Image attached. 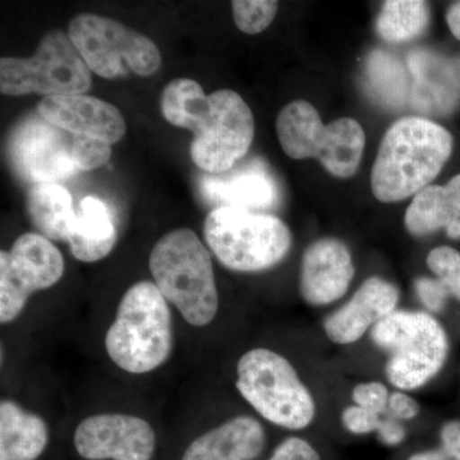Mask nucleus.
<instances>
[{"label":"nucleus","mask_w":460,"mask_h":460,"mask_svg":"<svg viewBox=\"0 0 460 460\" xmlns=\"http://www.w3.org/2000/svg\"><path fill=\"white\" fill-rule=\"evenodd\" d=\"M160 109L172 126L195 135L190 157L208 174L229 171L252 145V111L235 91L223 89L205 95L196 81L175 78L163 90Z\"/></svg>","instance_id":"obj_1"},{"label":"nucleus","mask_w":460,"mask_h":460,"mask_svg":"<svg viewBox=\"0 0 460 460\" xmlns=\"http://www.w3.org/2000/svg\"><path fill=\"white\" fill-rule=\"evenodd\" d=\"M452 133L440 124L407 117L387 129L371 172L378 201L392 204L417 195L440 174L453 153Z\"/></svg>","instance_id":"obj_2"},{"label":"nucleus","mask_w":460,"mask_h":460,"mask_svg":"<svg viewBox=\"0 0 460 460\" xmlns=\"http://www.w3.org/2000/svg\"><path fill=\"white\" fill-rule=\"evenodd\" d=\"M151 274L166 302L193 326H206L217 316L219 296L213 262L193 230H172L150 253Z\"/></svg>","instance_id":"obj_3"},{"label":"nucleus","mask_w":460,"mask_h":460,"mask_svg":"<svg viewBox=\"0 0 460 460\" xmlns=\"http://www.w3.org/2000/svg\"><path fill=\"white\" fill-rule=\"evenodd\" d=\"M172 345V314L164 296L155 283H136L124 293L105 335L108 356L123 371L147 374L169 358Z\"/></svg>","instance_id":"obj_4"},{"label":"nucleus","mask_w":460,"mask_h":460,"mask_svg":"<svg viewBox=\"0 0 460 460\" xmlns=\"http://www.w3.org/2000/svg\"><path fill=\"white\" fill-rule=\"evenodd\" d=\"M370 338L386 354L387 381L402 392L425 386L449 356L447 330L422 311L395 310L371 329Z\"/></svg>","instance_id":"obj_5"},{"label":"nucleus","mask_w":460,"mask_h":460,"mask_svg":"<svg viewBox=\"0 0 460 460\" xmlns=\"http://www.w3.org/2000/svg\"><path fill=\"white\" fill-rule=\"evenodd\" d=\"M239 394L266 420L278 428L299 431L316 416V404L308 387L286 357L255 348L239 358Z\"/></svg>","instance_id":"obj_6"},{"label":"nucleus","mask_w":460,"mask_h":460,"mask_svg":"<svg viewBox=\"0 0 460 460\" xmlns=\"http://www.w3.org/2000/svg\"><path fill=\"white\" fill-rule=\"evenodd\" d=\"M204 235L219 262L238 272L274 268L292 247V233L283 220L242 208H213L206 217Z\"/></svg>","instance_id":"obj_7"},{"label":"nucleus","mask_w":460,"mask_h":460,"mask_svg":"<svg viewBox=\"0 0 460 460\" xmlns=\"http://www.w3.org/2000/svg\"><path fill=\"white\" fill-rule=\"evenodd\" d=\"M277 133L288 156L296 160L314 157L341 180L353 177L361 164L366 136L353 118L323 124L314 105L295 100L278 115Z\"/></svg>","instance_id":"obj_8"},{"label":"nucleus","mask_w":460,"mask_h":460,"mask_svg":"<svg viewBox=\"0 0 460 460\" xmlns=\"http://www.w3.org/2000/svg\"><path fill=\"white\" fill-rule=\"evenodd\" d=\"M93 84L89 66L74 42L60 30H51L29 58L0 59V91L3 95L40 93L49 96L84 95Z\"/></svg>","instance_id":"obj_9"},{"label":"nucleus","mask_w":460,"mask_h":460,"mask_svg":"<svg viewBox=\"0 0 460 460\" xmlns=\"http://www.w3.org/2000/svg\"><path fill=\"white\" fill-rule=\"evenodd\" d=\"M68 36L90 71L107 80L131 74L148 77L162 66L155 42L113 18L78 14L69 23Z\"/></svg>","instance_id":"obj_10"},{"label":"nucleus","mask_w":460,"mask_h":460,"mask_svg":"<svg viewBox=\"0 0 460 460\" xmlns=\"http://www.w3.org/2000/svg\"><path fill=\"white\" fill-rule=\"evenodd\" d=\"M65 272V259L53 242L38 233H26L11 251L0 252V323L22 313L30 296L56 286Z\"/></svg>","instance_id":"obj_11"},{"label":"nucleus","mask_w":460,"mask_h":460,"mask_svg":"<svg viewBox=\"0 0 460 460\" xmlns=\"http://www.w3.org/2000/svg\"><path fill=\"white\" fill-rule=\"evenodd\" d=\"M75 135L58 128L36 113L27 115L9 133L7 159L20 180L27 183H57L74 177Z\"/></svg>","instance_id":"obj_12"},{"label":"nucleus","mask_w":460,"mask_h":460,"mask_svg":"<svg viewBox=\"0 0 460 460\" xmlns=\"http://www.w3.org/2000/svg\"><path fill=\"white\" fill-rule=\"evenodd\" d=\"M77 453L87 460H150L156 436L150 423L131 414L87 417L75 431Z\"/></svg>","instance_id":"obj_13"},{"label":"nucleus","mask_w":460,"mask_h":460,"mask_svg":"<svg viewBox=\"0 0 460 460\" xmlns=\"http://www.w3.org/2000/svg\"><path fill=\"white\" fill-rule=\"evenodd\" d=\"M199 189L202 199L214 208H242L253 213L277 208L281 198L279 184L260 157L241 160L220 174L202 175Z\"/></svg>","instance_id":"obj_14"},{"label":"nucleus","mask_w":460,"mask_h":460,"mask_svg":"<svg viewBox=\"0 0 460 460\" xmlns=\"http://www.w3.org/2000/svg\"><path fill=\"white\" fill-rule=\"evenodd\" d=\"M36 111L63 131L109 145L122 140L126 133L119 109L93 96H49L39 102Z\"/></svg>","instance_id":"obj_15"},{"label":"nucleus","mask_w":460,"mask_h":460,"mask_svg":"<svg viewBox=\"0 0 460 460\" xmlns=\"http://www.w3.org/2000/svg\"><path fill=\"white\" fill-rule=\"evenodd\" d=\"M353 278L352 253L347 244L337 238H321L302 257L299 292L308 305H332L348 292Z\"/></svg>","instance_id":"obj_16"},{"label":"nucleus","mask_w":460,"mask_h":460,"mask_svg":"<svg viewBox=\"0 0 460 460\" xmlns=\"http://www.w3.org/2000/svg\"><path fill=\"white\" fill-rule=\"evenodd\" d=\"M399 296L394 284L383 278H368L347 304L323 321L326 337L335 344L357 343L376 323L394 313Z\"/></svg>","instance_id":"obj_17"},{"label":"nucleus","mask_w":460,"mask_h":460,"mask_svg":"<svg viewBox=\"0 0 460 460\" xmlns=\"http://www.w3.org/2000/svg\"><path fill=\"white\" fill-rule=\"evenodd\" d=\"M265 441L259 420L237 416L193 440L181 460H255Z\"/></svg>","instance_id":"obj_18"},{"label":"nucleus","mask_w":460,"mask_h":460,"mask_svg":"<svg viewBox=\"0 0 460 460\" xmlns=\"http://www.w3.org/2000/svg\"><path fill=\"white\" fill-rule=\"evenodd\" d=\"M413 237H426L444 229L447 237L460 239V174L447 186H429L414 196L404 217Z\"/></svg>","instance_id":"obj_19"},{"label":"nucleus","mask_w":460,"mask_h":460,"mask_svg":"<svg viewBox=\"0 0 460 460\" xmlns=\"http://www.w3.org/2000/svg\"><path fill=\"white\" fill-rule=\"evenodd\" d=\"M410 68L414 75V107L425 113H445L453 109L460 87L453 66L429 51H414Z\"/></svg>","instance_id":"obj_20"},{"label":"nucleus","mask_w":460,"mask_h":460,"mask_svg":"<svg viewBox=\"0 0 460 460\" xmlns=\"http://www.w3.org/2000/svg\"><path fill=\"white\" fill-rule=\"evenodd\" d=\"M66 242L72 255L83 262L100 261L111 252L117 242V230L102 199L93 196L81 199Z\"/></svg>","instance_id":"obj_21"},{"label":"nucleus","mask_w":460,"mask_h":460,"mask_svg":"<svg viewBox=\"0 0 460 460\" xmlns=\"http://www.w3.org/2000/svg\"><path fill=\"white\" fill-rule=\"evenodd\" d=\"M48 426L17 402H0V460H36L48 445Z\"/></svg>","instance_id":"obj_22"},{"label":"nucleus","mask_w":460,"mask_h":460,"mask_svg":"<svg viewBox=\"0 0 460 460\" xmlns=\"http://www.w3.org/2000/svg\"><path fill=\"white\" fill-rule=\"evenodd\" d=\"M27 214L41 235L51 241H66L75 208L71 193L58 183L36 184L27 193Z\"/></svg>","instance_id":"obj_23"},{"label":"nucleus","mask_w":460,"mask_h":460,"mask_svg":"<svg viewBox=\"0 0 460 460\" xmlns=\"http://www.w3.org/2000/svg\"><path fill=\"white\" fill-rule=\"evenodd\" d=\"M366 86L372 98L389 108H401L408 98V77L396 58L383 50L372 51L366 62Z\"/></svg>","instance_id":"obj_24"},{"label":"nucleus","mask_w":460,"mask_h":460,"mask_svg":"<svg viewBox=\"0 0 460 460\" xmlns=\"http://www.w3.org/2000/svg\"><path fill=\"white\" fill-rule=\"evenodd\" d=\"M429 9L420 0H387L376 20V31L387 42L419 38L428 29Z\"/></svg>","instance_id":"obj_25"},{"label":"nucleus","mask_w":460,"mask_h":460,"mask_svg":"<svg viewBox=\"0 0 460 460\" xmlns=\"http://www.w3.org/2000/svg\"><path fill=\"white\" fill-rule=\"evenodd\" d=\"M279 3L271 0H234L233 18L242 32L256 35L268 29L277 16Z\"/></svg>","instance_id":"obj_26"},{"label":"nucleus","mask_w":460,"mask_h":460,"mask_svg":"<svg viewBox=\"0 0 460 460\" xmlns=\"http://www.w3.org/2000/svg\"><path fill=\"white\" fill-rule=\"evenodd\" d=\"M436 279L447 288L449 296L460 302V252L449 246L436 247L426 259Z\"/></svg>","instance_id":"obj_27"},{"label":"nucleus","mask_w":460,"mask_h":460,"mask_svg":"<svg viewBox=\"0 0 460 460\" xmlns=\"http://www.w3.org/2000/svg\"><path fill=\"white\" fill-rule=\"evenodd\" d=\"M72 155L78 171H93L107 164L111 156V148L107 142L75 135Z\"/></svg>","instance_id":"obj_28"},{"label":"nucleus","mask_w":460,"mask_h":460,"mask_svg":"<svg viewBox=\"0 0 460 460\" xmlns=\"http://www.w3.org/2000/svg\"><path fill=\"white\" fill-rule=\"evenodd\" d=\"M389 398V390L380 381L361 383L354 386L352 390L354 404L375 411V413L380 414V416L386 413Z\"/></svg>","instance_id":"obj_29"},{"label":"nucleus","mask_w":460,"mask_h":460,"mask_svg":"<svg viewBox=\"0 0 460 460\" xmlns=\"http://www.w3.org/2000/svg\"><path fill=\"white\" fill-rule=\"evenodd\" d=\"M414 290L419 296L420 304L428 308L429 313L440 314L447 305V288L436 278L420 277L414 281Z\"/></svg>","instance_id":"obj_30"},{"label":"nucleus","mask_w":460,"mask_h":460,"mask_svg":"<svg viewBox=\"0 0 460 460\" xmlns=\"http://www.w3.org/2000/svg\"><path fill=\"white\" fill-rule=\"evenodd\" d=\"M381 420L380 414L356 404L345 408L341 413L344 428L354 435H367L377 431Z\"/></svg>","instance_id":"obj_31"},{"label":"nucleus","mask_w":460,"mask_h":460,"mask_svg":"<svg viewBox=\"0 0 460 460\" xmlns=\"http://www.w3.org/2000/svg\"><path fill=\"white\" fill-rule=\"evenodd\" d=\"M269 460H321V456L305 438H288L278 445Z\"/></svg>","instance_id":"obj_32"},{"label":"nucleus","mask_w":460,"mask_h":460,"mask_svg":"<svg viewBox=\"0 0 460 460\" xmlns=\"http://www.w3.org/2000/svg\"><path fill=\"white\" fill-rule=\"evenodd\" d=\"M420 411V402L411 398L407 393L398 390L390 394L387 411L392 417L399 420H411L419 416Z\"/></svg>","instance_id":"obj_33"},{"label":"nucleus","mask_w":460,"mask_h":460,"mask_svg":"<svg viewBox=\"0 0 460 460\" xmlns=\"http://www.w3.org/2000/svg\"><path fill=\"white\" fill-rule=\"evenodd\" d=\"M441 450L447 458L460 460V420L445 422L440 429Z\"/></svg>","instance_id":"obj_34"},{"label":"nucleus","mask_w":460,"mask_h":460,"mask_svg":"<svg viewBox=\"0 0 460 460\" xmlns=\"http://www.w3.org/2000/svg\"><path fill=\"white\" fill-rule=\"evenodd\" d=\"M377 435L381 443L389 445V447H395V445L401 444L404 440L407 431H405L401 420L389 416L385 420H381Z\"/></svg>","instance_id":"obj_35"},{"label":"nucleus","mask_w":460,"mask_h":460,"mask_svg":"<svg viewBox=\"0 0 460 460\" xmlns=\"http://www.w3.org/2000/svg\"><path fill=\"white\" fill-rule=\"evenodd\" d=\"M447 22L454 38L460 41V2L454 3L452 7L447 9Z\"/></svg>","instance_id":"obj_36"},{"label":"nucleus","mask_w":460,"mask_h":460,"mask_svg":"<svg viewBox=\"0 0 460 460\" xmlns=\"http://www.w3.org/2000/svg\"><path fill=\"white\" fill-rule=\"evenodd\" d=\"M408 460H449L447 454L443 450H425V452H420L413 454Z\"/></svg>","instance_id":"obj_37"}]
</instances>
